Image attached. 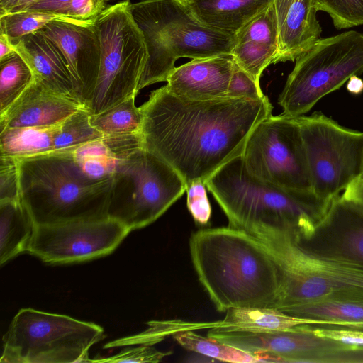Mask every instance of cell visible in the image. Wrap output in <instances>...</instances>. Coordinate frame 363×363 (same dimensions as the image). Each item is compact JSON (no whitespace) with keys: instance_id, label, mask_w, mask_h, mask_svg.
<instances>
[{"instance_id":"6da1fadb","label":"cell","mask_w":363,"mask_h":363,"mask_svg":"<svg viewBox=\"0 0 363 363\" xmlns=\"http://www.w3.org/2000/svg\"><path fill=\"white\" fill-rule=\"evenodd\" d=\"M143 147L169 164L186 187L206 182L242 155L253 128L272 115L267 96L253 100H195L178 96L165 86L140 106Z\"/></svg>"},{"instance_id":"7a4b0ae2","label":"cell","mask_w":363,"mask_h":363,"mask_svg":"<svg viewBox=\"0 0 363 363\" xmlns=\"http://www.w3.org/2000/svg\"><path fill=\"white\" fill-rule=\"evenodd\" d=\"M189 251L198 279L217 311L273 307L281 288L279 267L262 242L230 225L191 235Z\"/></svg>"},{"instance_id":"3957f363","label":"cell","mask_w":363,"mask_h":363,"mask_svg":"<svg viewBox=\"0 0 363 363\" xmlns=\"http://www.w3.org/2000/svg\"><path fill=\"white\" fill-rule=\"evenodd\" d=\"M229 225L244 230L289 233L311 240L326 220L334 201L313 190H296L261 181L247 171L242 156L220 167L205 183Z\"/></svg>"},{"instance_id":"277c9868","label":"cell","mask_w":363,"mask_h":363,"mask_svg":"<svg viewBox=\"0 0 363 363\" xmlns=\"http://www.w3.org/2000/svg\"><path fill=\"white\" fill-rule=\"evenodd\" d=\"M18 160L21 201L36 225L108 217L115 176L88 178L70 152Z\"/></svg>"},{"instance_id":"5b68a950","label":"cell","mask_w":363,"mask_h":363,"mask_svg":"<svg viewBox=\"0 0 363 363\" xmlns=\"http://www.w3.org/2000/svg\"><path fill=\"white\" fill-rule=\"evenodd\" d=\"M128 11L147 53L138 92L150 84L167 82L179 58L231 54L235 45V35L203 25L177 0L130 2Z\"/></svg>"},{"instance_id":"8992f818","label":"cell","mask_w":363,"mask_h":363,"mask_svg":"<svg viewBox=\"0 0 363 363\" xmlns=\"http://www.w3.org/2000/svg\"><path fill=\"white\" fill-rule=\"evenodd\" d=\"M248 233L262 242L279 267L281 288L276 308L286 313L322 298L363 297V264L317 251L289 233Z\"/></svg>"},{"instance_id":"52a82bcc","label":"cell","mask_w":363,"mask_h":363,"mask_svg":"<svg viewBox=\"0 0 363 363\" xmlns=\"http://www.w3.org/2000/svg\"><path fill=\"white\" fill-rule=\"evenodd\" d=\"M104 337V328L96 323L22 308L3 336L0 362H86L91 347Z\"/></svg>"},{"instance_id":"ba28073f","label":"cell","mask_w":363,"mask_h":363,"mask_svg":"<svg viewBox=\"0 0 363 363\" xmlns=\"http://www.w3.org/2000/svg\"><path fill=\"white\" fill-rule=\"evenodd\" d=\"M363 72V33L348 30L320 38L296 60L279 97L281 114L303 116L325 95Z\"/></svg>"},{"instance_id":"9c48e42d","label":"cell","mask_w":363,"mask_h":363,"mask_svg":"<svg viewBox=\"0 0 363 363\" xmlns=\"http://www.w3.org/2000/svg\"><path fill=\"white\" fill-rule=\"evenodd\" d=\"M130 1L112 5L94 18L101 42V62L91 98L86 106L97 114L138 93L146 60L143 35L129 11Z\"/></svg>"},{"instance_id":"30bf717a","label":"cell","mask_w":363,"mask_h":363,"mask_svg":"<svg viewBox=\"0 0 363 363\" xmlns=\"http://www.w3.org/2000/svg\"><path fill=\"white\" fill-rule=\"evenodd\" d=\"M115 177L130 187L114 185L108 216L130 231L157 220L186 188L175 169L144 147L121 161Z\"/></svg>"},{"instance_id":"8fae6325","label":"cell","mask_w":363,"mask_h":363,"mask_svg":"<svg viewBox=\"0 0 363 363\" xmlns=\"http://www.w3.org/2000/svg\"><path fill=\"white\" fill-rule=\"evenodd\" d=\"M299 125L313 191L334 201L363 167V132L344 128L321 113L296 117Z\"/></svg>"},{"instance_id":"7c38bea8","label":"cell","mask_w":363,"mask_h":363,"mask_svg":"<svg viewBox=\"0 0 363 363\" xmlns=\"http://www.w3.org/2000/svg\"><path fill=\"white\" fill-rule=\"evenodd\" d=\"M241 156L248 173L261 181L286 189L313 190L296 117L272 114L262 120L250 134Z\"/></svg>"},{"instance_id":"4fadbf2b","label":"cell","mask_w":363,"mask_h":363,"mask_svg":"<svg viewBox=\"0 0 363 363\" xmlns=\"http://www.w3.org/2000/svg\"><path fill=\"white\" fill-rule=\"evenodd\" d=\"M207 335L250 352L264 362H362V351L315 335L308 325L294 330L252 333L209 328Z\"/></svg>"},{"instance_id":"5bb4252c","label":"cell","mask_w":363,"mask_h":363,"mask_svg":"<svg viewBox=\"0 0 363 363\" xmlns=\"http://www.w3.org/2000/svg\"><path fill=\"white\" fill-rule=\"evenodd\" d=\"M130 232L109 217L35 224L28 253L49 264L86 262L111 254Z\"/></svg>"},{"instance_id":"9a60e30c","label":"cell","mask_w":363,"mask_h":363,"mask_svg":"<svg viewBox=\"0 0 363 363\" xmlns=\"http://www.w3.org/2000/svg\"><path fill=\"white\" fill-rule=\"evenodd\" d=\"M37 31L50 40L65 60L86 106L94 91L101 62V42L94 18H57Z\"/></svg>"},{"instance_id":"2e32d148","label":"cell","mask_w":363,"mask_h":363,"mask_svg":"<svg viewBox=\"0 0 363 363\" xmlns=\"http://www.w3.org/2000/svg\"><path fill=\"white\" fill-rule=\"evenodd\" d=\"M85 106L35 79L2 113L0 130L11 127L49 126L60 123Z\"/></svg>"},{"instance_id":"e0dca14e","label":"cell","mask_w":363,"mask_h":363,"mask_svg":"<svg viewBox=\"0 0 363 363\" xmlns=\"http://www.w3.org/2000/svg\"><path fill=\"white\" fill-rule=\"evenodd\" d=\"M235 65L231 54L192 59L173 69L165 86L169 92L190 99L225 98Z\"/></svg>"},{"instance_id":"ac0fdd59","label":"cell","mask_w":363,"mask_h":363,"mask_svg":"<svg viewBox=\"0 0 363 363\" xmlns=\"http://www.w3.org/2000/svg\"><path fill=\"white\" fill-rule=\"evenodd\" d=\"M305 243L323 253L363 264V208L338 196L325 223Z\"/></svg>"},{"instance_id":"d6986e66","label":"cell","mask_w":363,"mask_h":363,"mask_svg":"<svg viewBox=\"0 0 363 363\" xmlns=\"http://www.w3.org/2000/svg\"><path fill=\"white\" fill-rule=\"evenodd\" d=\"M279 34L274 4L235 34L231 55L235 63L259 84L265 68L274 63Z\"/></svg>"},{"instance_id":"ffe728a7","label":"cell","mask_w":363,"mask_h":363,"mask_svg":"<svg viewBox=\"0 0 363 363\" xmlns=\"http://www.w3.org/2000/svg\"><path fill=\"white\" fill-rule=\"evenodd\" d=\"M279 45L274 63L294 61L321 38L315 0H274Z\"/></svg>"},{"instance_id":"44dd1931","label":"cell","mask_w":363,"mask_h":363,"mask_svg":"<svg viewBox=\"0 0 363 363\" xmlns=\"http://www.w3.org/2000/svg\"><path fill=\"white\" fill-rule=\"evenodd\" d=\"M12 46L28 64L35 79L54 91L82 102L79 86L65 60L43 35L35 31L23 36Z\"/></svg>"},{"instance_id":"7402d4cb","label":"cell","mask_w":363,"mask_h":363,"mask_svg":"<svg viewBox=\"0 0 363 363\" xmlns=\"http://www.w3.org/2000/svg\"><path fill=\"white\" fill-rule=\"evenodd\" d=\"M274 0H189L193 16L211 28L235 35Z\"/></svg>"},{"instance_id":"603a6c76","label":"cell","mask_w":363,"mask_h":363,"mask_svg":"<svg viewBox=\"0 0 363 363\" xmlns=\"http://www.w3.org/2000/svg\"><path fill=\"white\" fill-rule=\"evenodd\" d=\"M212 324V328L252 333L290 331L301 325L336 326L330 320L295 316L273 307L231 308L223 319Z\"/></svg>"},{"instance_id":"cb8c5ba5","label":"cell","mask_w":363,"mask_h":363,"mask_svg":"<svg viewBox=\"0 0 363 363\" xmlns=\"http://www.w3.org/2000/svg\"><path fill=\"white\" fill-rule=\"evenodd\" d=\"M35 223L22 201L0 202V264L28 252Z\"/></svg>"},{"instance_id":"d4e9b609","label":"cell","mask_w":363,"mask_h":363,"mask_svg":"<svg viewBox=\"0 0 363 363\" xmlns=\"http://www.w3.org/2000/svg\"><path fill=\"white\" fill-rule=\"evenodd\" d=\"M286 313L307 318L326 320L336 326L363 330V297L330 296L296 307Z\"/></svg>"},{"instance_id":"484cf974","label":"cell","mask_w":363,"mask_h":363,"mask_svg":"<svg viewBox=\"0 0 363 363\" xmlns=\"http://www.w3.org/2000/svg\"><path fill=\"white\" fill-rule=\"evenodd\" d=\"M60 123L0 130V155L23 159L52 152Z\"/></svg>"},{"instance_id":"4316f807","label":"cell","mask_w":363,"mask_h":363,"mask_svg":"<svg viewBox=\"0 0 363 363\" xmlns=\"http://www.w3.org/2000/svg\"><path fill=\"white\" fill-rule=\"evenodd\" d=\"M174 340L183 348L222 362L233 363H257L263 360L245 350L201 335L194 330H186L173 335Z\"/></svg>"},{"instance_id":"83f0119b","label":"cell","mask_w":363,"mask_h":363,"mask_svg":"<svg viewBox=\"0 0 363 363\" xmlns=\"http://www.w3.org/2000/svg\"><path fill=\"white\" fill-rule=\"evenodd\" d=\"M135 98L130 96L97 114H91V124L104 136L140 133L143 116Z\"/></svg>"},{"instance_id":"f1b7e54d","label":"cell","mask_w":363,"mask_h":363,"mask_svg":"<svg viewBox=\"0 0 363 363\" xmlns=\"http://www.w3.org/2000/svg\"><path fill=\"white\" fill-rule=\"evenodd\" d=\"M33 73L16 50L0 59V113L5 111L31 84Z\"/></svg>"},{"instance_id":"f546056e","label":"cell","mask_w":363,"mask_h":363,"mask_svg":"<svg viewBox=\"0 0 363 363\" xmlns=\"http://www.w3.org/2000/svg\"><path fill=\"white\" fill-rule=\"evenodd\" d=\"M91 113L86 106L73 113L59 125L54 138L52 152H71L104 135L90 122Z\"/></svg>"},{"instance_id":"4dcf8cb0","label":"cell","mask_w":363,"mask_h":363,"mask_svg":"<svg viewBox=\"0 0 363 363\" xmlns=\"http://www.w3.org/2000/svg\"><path fill=\"white\" fill-rule=\"evenodd\" d=\"M145 331L132 336L111 341L105 345L104 348H113L134 345H153L169 335L186 330L208 328L207 323H191L181 320L152 321Z\"/></svg>"},{"instance_id":"1f68e13d","label":"cell","mask_w":363,"mask_h":363,"mask_svg":"<svg viewBox=\"0 0 363 363\" xmlns=\"http://www.w3.org/2000/svg\"><path fill=\"white\" fill-rule=\"evenodd\" d=\"M58 16L30 11L6 13L0 16V33L4 34L11 45L23 36L42 28Z\"/></svg>"},{"instance_id":"d6a6232c","label":"cell","mask_w":363,"mask_h":363,"mask_svg":"<svg viewBox=\"0 0 363 363\" xmlns=\"http://www.w3.org/2000/svg\"><path fill=\"white\" fill-rule=\"evenodd\" d=\"M316 9L328 13L337 29L363 25V0H315Z\"/></svg>"},{"instance_id":"836d02e7","label":"cell","mask_w":363,"mask_h":363,"mask_svg":"<svg viewBox=\"0 0 363 363\" xmlns=\"http://www.w3.org/2000/svg\"><path fill=\"white\" fill-rule=\"evenodd\" d=\"M23 11H36L82 21L94 18L90 0H39Z\"/></svg>"},{"instance_id":"e575fe53","label":"cell","mask_w":363,"mask_h":363,"mask_svg":"<svg viewBox=\"0 0 363 363\" xmlns=\"http://www.w3.org/2000/svg\"><path fill=\"white\" fill-rule=\"evenodd\" d=\"M21 201L18 160L0 155V202Z\"/></svg>"},{"instance_id":"d590c367","label":"cell","mask_w":363,"mask_h":363,"mask_svg":"<svg viewBox=\"0 0 363 363\" xmlns=\"http://www.w3.org/2000/svg\"><path fill=\"white\" fill-rule=\"evenodd\" d=\"M139 346L128 347L118 353L106 357L90 359L86 362H138L155 363L161 362L165 357L172 354L171 351L162 352L152 345L140 344Z\"/></svg>"},{"instance_id":"8d00e7d4","label":"cell","mask_w":363,"mask_h":363,"mask_svg":"<svg viewBox=\"0 0 363 363\" xmlns=\"http://www.w3.org/2000/svg\"><path fill=\"white\" fill-rule=\"evenodd\" d=\"M206 187L203 182H195L186 188L188 210L194 221L202 225L209 222L212 212Z\"/></svg>"},{"instance_id":"74e56055","label":"cell","mask_w":363,"mask_h":363,"mask_svg":"<svg viewBox=\"0 0 363 363\" xmlns=\"http://www.w3.org/2000/svg\"><path fill=\"white\" fill-rule=\"evenodd\" d=\"M264 96L259 84L235 63L228 86V97L257 100Z\"/></svg>"},{"instance_id":"f35d334b","label":"cell","mask_w":363,"mask_h":363,"mask_svg":"<svg viewBox=\"0 0 363 363\" xmlns=\"http://www.w3.org/2000/svg\"><path fill=\"white\" fill-rule=\"evenodd\" d=\"M74 160L82 172L88 178L94 180H103L114 177L121 162L102 157Z\"/></svg>"},{"instance_id":"ab89813d","label":"cell","mask_w":363,"mask_h":363,"mask_svg":"<svg viewBox=\"0 0 363 363\" xmlns=\"http://www.w3.org/2000/svg\"><path fill=\"white\" fill-rule=\"evenodd\" d=\"M340 196L343 199L363 207V179L355 180Z\"/></svg>"},{"instance_id":"60d3db41","label":"cell","mask_w":363,"mask_h":363,"mask_svg":"<svg viewBox=\"0 0 363 363\" xmlns=\"http://www.w3.org/2000/svg\"><path fill=\"white\" fill-rule=\"evenodd\" d=\"M39 0H0V16L6 13L23 11Z\"/></svg>"},{"instance_id":"b9f144b4","label":"cell","mask_w":363,"mask_h":363,"mask_svg":"<svg viewBox=\"0 0 363 363\" xmlns=\"http://www.w3.org/2000/svg\"><path fill=\"white\" fill-rule=\"evenodd\" d=\"M347 89L352 94H360L363 91V80L357 75L352 76L348 80Z\"/></svg>"},{"instance_id":"7bdbcfd3","label":"cell","mask_w":363,"mask_h":363,"mask_svg":"<svg viewBox=\"0 0 363 363\" xmlns=\"http://www.w3.org/2000/svg\"><path fill=\"white\" fill-rule=\"evenodd\" d=\"M15 50L9 39L0 33V59L8 55Z\"/></svg>"},{"instance_id":"ee69618b","label":"cell","mask_w":363,"mask_h":363,"mask_svg":"<svg viewBox=\"0 0 363 363\" xmlns=\"http://www.w3.org/2000/svg\"><path fill=\"white\" fill-rule=\"evenodd\" d=\"M92 13L96 17L104 10L105 0H90Z\"/></svg>"},{"instance_id":"f6af8a7d","label":"cell","mask_w":363,"mask_h":363,"mask_svg":"<svg viewBox=\"0 0 363 363\" xmlns=\"http://www.w3.org/2000/svg\"><path fill=\"white\" fill-rule=\"evenodd\" d=\"M177 1L185 6L189 0H177Z\"/></svg>"},{"instance_id":"bcb514c9","label":"cell","mask_w":363,"mask_h":363,"mask_svg":"<svg viewBox=\"0 0 363 363\" xmlns=\"http://www.w3.org/2000/svg\"><path fill=\"white\" fill-rule=\"evenodd\" d=\"M360 178H362L363 179V167H362V176Z\"/></svg>"},{"instance_id":"7dc6e473","label":"cell","mask_w":363,"mask_h":363,"mask_svg":"<svg viewBox=\"0 0 363 363\" xmlns=\"http://www.w3.org/2000/svg\"><path fill=\"white\" fill-rule=\"evenodd\" d=\"M354 204H355V203H354ZM358 206H359V205H358ZM360 207H361L362 208H363V207H362V206H360Z\"/></svg>"}]
</instances>
